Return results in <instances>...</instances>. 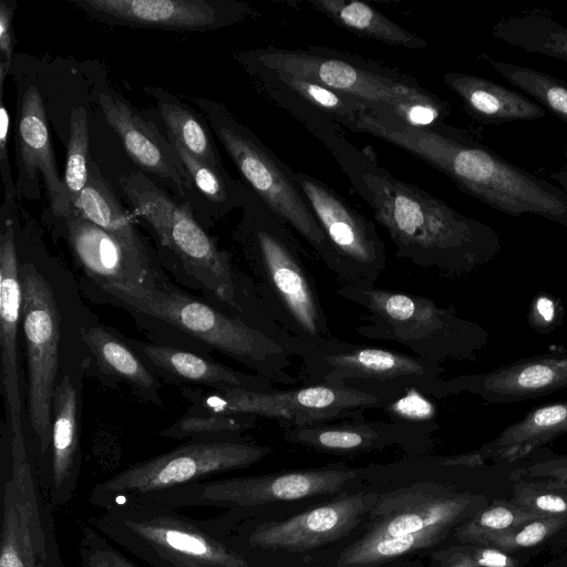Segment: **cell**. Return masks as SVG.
I'll list each match as a JSON object with an SVG mask.
<instances>
[{
  "instance_id": "cell-1",
  "label": "cell",
  "mask_w": 567,
  "mask_h": 567,
  "mask_svg": "<svg viewBox=\"0 0 567 567\" xmlns=\"http://www.w3.org/2000/svg\"><path fill=\"white\" fill-rule=\"evenodd\" d=\"M269 100L326 146L386 230L396 257L443 276L458 277L487 264L499 252L501 239L494 228L389 173L354 146L342 127L298 95L277 86Z\"/></svg>"
},
{
  "instance_id": "cell-2",
  "label": "cell",
  "mask_w": 567,
  "mask_h": 567,
  "mask_svg": "<svg viewBox=\"0 0 567 567\" xmlns=\"http://www.w3.org/2000/svg\"><path fill=\"white\" fill-rule=\"evenodd\" d=\"M349 131L375 136L431 165L466 194L512 216L535 214L567 227V194L509 163L471 132L444 123L432 127L367 107Z\"/></svg>"
},
{
  "instance_id": "cell-3",
  "label": "cell",
  "mask_w": 567,
  "mask_h": 567,
  "mask_svg": "<svg viewBox=\"0 0 567 567\" xmlns=\"http://www.w3.org/2000/svg\"><path fill=\"white\" fill-rule=\"evenodd\" d=\"M240 208L231 235L245 267L240 274L255 306L296 357L300 344L331 337L316 279L296 234L248 187Z\"/></svg>"
},
{
  "instance_id": "cell-4",
  "label": "cell",
  "mask_w": 567,
  "mask_h": 567,
  "mask_svg": "<svg viewBox=\"0 0 567 567\" xmlns=\"http://www.w3.org/2000/svg\"><path fill=\"white\" fill-rule=\"evenodd\" d=\"M97 288L110 302L177 330L275 384L293 388L300 381L291 372L289 350L267 326L255 319L206 303L169 284L112 282Z\"/></svg>"
},
{
  "instance_id": "cell-5",
  "label": "cell",
  "mask_w": 567,
  "mask_h": 567,
  "mask_svg": "<svg viewBox=\"0 0 567 567\" xmlns=\"http://www.w3.org/2000/svg\"><path fill=\"white\" fill-rule=\"evenodd\" d=\"M237 55L244 68H259L319 83L414 126H436L450 113L445 101L412 78L361 56L319 47L288 50L272 45Z\"/></svg>"
},
{
  "instance_id": "cell-6",
  "label": "cell",
  "mask_w": 567,
  "mask_h": 567,
  "mask_svg": "<svg viewBox=\"0 0 567 567\" xmlns=\"http://www.w3.org/2000/svg\"><path fill=\"white\" fill-rule=\"evenodd\" d=\"M134 214L150 229L178 275L223 308L260 321L241 274L194 215L190 203L176 202L144 172L118 176Z\"/></svg>"
},
{
  "instance_id": "cell-7",
  "label": "cell",
  "mask_w": 567,
  "mask_h": 567,
  "mask_svg": "<svg viewBox=\"0 0 567 567\" xmlns=\"http://www.w3.org/2000/svg\"><path fill=\"white\" fill-rule=\"evenodd\" d=\"M336 292L365 311L354 328L358 336L398 343L433 363L474 360L488 340L478 323L424 296L369 282H341Z\"/></svg>"
},
{
  "instance_id": "cell-8",
  "label": "cell",
  "mask_w": 567,
  "mask_h": 567,
  "mask_svg": "<svg viewBox=\"0 0 567 567\" xmlns=\"http://www.w3.org/2000/svg\"><path fill=\"white\" fill-rule=\"evenodd\" d=\"M91 525L151 567H250L219 517L200 519L151 502L111 506Z\"/></svg>"
},
{
  "instance_id": "cell-9",
  "label": "cell",
  "mask_w": 567,
  "mask_h": 567,
  "mask_svg": "<svg viewBox=\"0 0 567 567\" xmlns=\"http://www.w3.org/2000/svg\"><path fill=\"white\" fill-rule=\"evenodd\" d=\"M202 111L249 188L291 230L306 241L323 265L341 278L339 260L300 190L293 169L221 103L190 97Z\"/></svg>"
},
{
  "instance_id": "cell-10",
  "label": "cell",
  "mask_w": 567,
  "mask_h": 567,
  "mask_svg": "<svg viewBox=\"0 0 567 567\" xmlns=\"http://www.w3.org/2000/svg\"><path fill=\"white\" fill-rule=\"evenodd\" d=\"M190 403L186 412L197 414L251 415L275 421L281 431L305 425L364 416L370 409H388L399 400L386 390L350 385L310 384L267 392L238 388L202 390L182 386Z\"/></svg>"
},
{
  "instance_id": "cell-11",
  "label": "cell",
  "mask_w": 567,
  "mask_h": 567,
  "mask_svg": "<svg viewBox=\"0 0 567 567\" xmlns=\"http://www.w3.org/2000/svg\"><path fill=\"white\" fill-rule=\"evenodd\" d=\"M272 452L243 439L189 440L175 449L134 463L94 485L91 505L105 509L141 502L161 493L251 466Z\"/></svg>"
},
{
  "instance_id": "cell-12",
  "label": "cell",
  "mask_w": 567,
  "mask_h": 567,
  "mask_svg": "<svg viewBox=\"0 0 567 567\" xmlns=\"http://www.w3.org/2000/svg\"><path fill=\"white\" fill-rule=\"evenodd\" d=\"M303 384L375 385L403 395L415 391L440 399L442 364L394 350L357 344L331 336L317 344H301Z\"/></svg>"
},
{
  "instance_id": "cell-13",
  "label": "cell",
  "mask_w": 567,
  "mask_h": 567,
  "mask_svg": "<svg viewBox=\"0 0 567 567\" xmlns=\"http://www.w3.org/2000/svg\"><path fill=\"white\" fill-rule=\"evenodd\" d=\"M53 507L23 429L11 431L10 465L1 486L0 567H63Z\"/></svg>"
},
{
  "instance_id": "cell-14",
  "label": "cell",
  "mask_w": 567,
  "mask_h": 567,
  "mask_svg": "<svg viewBox=\"0 0 567 567\" xmlns=\"http://www.w3.org/2000/svg\"><path fill=\"white\" fill-rule=\"evenodd\" d=\"M355 476L353 468L329 465L265 475L210 478L141 502L177 509L197 506L225 508L227 512L221 517L231 520L266 504L334 494Z\"/></svg>"
},
{
  "instance_id": "cell-15",
  "label": "cell",
  "mask_w": 567,
  "mask_h": 567,
  "mask_svg": "<svg viewBox=\"0 0 567 567\" xmlns=\"http://www.w3.org/2000/svg\"><path fill=\"white\" fill-rule=\"evenodd\" d=\"M22 327L28 364V412L39 453L50 452L52 401L58 383L60 312L49 281L32 265H20Z\"/></svg>"
},
{
  "instance_id": "cell-16",
  "label": "cell",
  "mask_w": 567,
  "mask_h": 567,
  "mask_svg": "<svg viewBox=\"0 0 567 567\" xmlns=\"http://www.w3.org/2000/svg\"><path fill=\"white\" fill-rule=\"evenodd\" d=\"M293 175L339 260L341 282L377 284L386 251L375 225L317 177L296 171Z\"/></svg>"
},
{
  "instance_id": "cell-17",
  "label": "cell",
  "mask_w": 567,
  "mask_h": 567,
  "mask_svg": "<svg viewBox=\"0 0 567 567\" xmlns=\"http://www.w3.org/2000/svg\"><path fill=\"white\" fill-rule=\"evenodd\" d=\"M489 503L485 495L435 483H417L381 494L369 512L365 538L393 537L435 526L457 527Z\"/></svg>"
},
{
  "instance_id": "cell-18",
  "label": "cell",
  "mask_w": 567,
  "mask_h": 567,
  "mask_svg": "<svg viewBox=\"0 0 567 567\" xmlns=\"http://www.w3.org/2000/svg\"><path fill=\"white\" fill-rule=\"evenodd\" d=\"M95 20L114 25L206 31L241 22L256 12L230 0H71Z\"/></svg>"
},
{
  "instance_id": "cell-19",
  "label": "cell",
  "mask_w": 567,
  "mask_h": 567,
  "mask_svg": "<svg viewBox=\"0 0 567 567\" xmlns=\"http://www.w3.org/2000/svg\"><path fill=\"white\" fill-rule=\"evenodd\" d=\"M378 497L375 493L342 496L288 519L260 523L241 530L240 542L248 549L310 550L350 534Z\"/></svg>"
},
{
  "instance_id": "cell-20",
  "label": "cell",
  "mask_w": 567,
  "mask_h": 567,
  "mask_svg": "<svg viewBox=\"0 0 567 567\" xmlns=\"http://www.w3.org/2000/svg\"><path fill=\"white\" fill-rule=\"evenodd\" d=\"M17 197L39 198L42 177L52 214L59 219L74 210L51 145L43 97L33 84L20 89L17 104Z\"/></svg>"
},
{
  "instance_id": "cell-21",
  "label": "cell",
  "mask_w": 567,
  "mask_h": 567,
  "mask_svg": "<svg viewBox=\"0 0 567 567\" xmlns=\"http://www.w3.org/2000/svg\"><path fill=\"white\" fill-rule=\"evenodd\" d=\"M565 388L567 350L556 348L489 372L443 379L440 384V399L470 393L489 404H512Z\"/></svg>"
},
{
  "instance_id": "cell-22",
  "label": "cell",
  "mask_w": 567,
  "mask_h": 567,
  "mask_svg": "<svg viewBox=\"0 0 567 567\" xmlns=\"http://www.w3.org/2000/svg\"><path fill=\"white\" fill-rule=\"evenodd\" d=\"M14 200L4 199L0 231V344L1 373L11 431L22 429L18 329L22 319V282L14 239Z\"/></svg>"
},
{
  "instance_id": "cell-23",
  "label": "cell",
  "mask_w": 567,
  "mask_h": 567,
  "mask_svg": "<svg viewBox=\"0 0 567 567\" xmlns=\"http://www.w3.org/2000/svg\"><path fill=\"white\" fill-rule=\"evenodd\" d=\"M61 220L74 259L96 286L112 282L144 286L168 284L161 268L143 262L114 236L76 210Z\"/></svg>"
},
{
  "instance_id": "cell-24",
  "label": "cell",
  "mask_w": 567,
  "mask_h": 567,
  "mask_svg": "<svg viewBox=\"0 0 567 567\" xmlns=\"http://www.w3.org/2000/svg\"><path fill=\"white\" fill-rule=\"evenodd\" d=\"M97 100L106 123L118 136L130 158L143 172L167 182L182 197L189 196L194 185L173 144L154 123L145 120L115 93L101 92Z\"/></svg>"
},
{
  "instance_id": "cell-25",
  "label": "cell",
  "mask_w": 567,
  "mask_h": 567,
  "mask_svg": "<svg viewBox=\"0 0 567 567\" xmlns=\"http://www.w3.org/2000/svg\"><path fill=\"white\" fill-rule=\"evenodd\" d=\"M567 434V400L536 406L495 439L463 454L439 458L442 465L476 467L486 461L512 465Z\"/></svg>"
},
{
  "instance_id": "cell-26",
  "label": "cell",
  "mask_w": 567,
  "mask_h": 567,
  "mask_svg": "<svg viewBox=\"0 0 567 567\" xmlns=\"http://www.w3.org/2000/svg\"><path fill=\"white\" fill-rule=\"evenodd\" d=\"M415 424L402 417L391 421L357 419L316 423L282 432L286 442L334 454H359L404 444L417 434Z\"/></svg>"
},
{
  "instance_id": "cell-27",
  "label": "cell",
  "mask_w": 567,
  "mask_h": 567,
  "mask_svg": "<svg viewBox=\"0 0 567 567\" xmlns=\"http://www.w3.org/2000/svg\"><path fill=\"white\" fill-rule=\"evenodd\" d=\"M80 472L79 392L65 374L53 393L50 466L41 481L54 507L64 506L73 498Z\"/></svg>"
},
{
  "instance_id": "cell-28",
  "label": "cell",
  "mask_w": 567,
  "mask_h": 567,
  "mask_svg": "<svg viewBox=\"0 0 567 567\" xmlns=\"http://www.w3.org/2000/svg\"><path fill=\"white\" fill-rule=\"evenodd\" d=\"M126 340L157 377L183 386L238 388L259 392L276 389L275 383L262 377L231 369L188 350Z\"/></svg>"
},
{
  "instance_id": "cell-29",
  "label": "cell",
  "mask_w": 567,
  "mask_h": 567,
  "mask_svg": "<svg viewBox=\"0 0 567 567\" xmlns=\"http://www.w3.org/2000/svg\"><path fill=\"white\" fill-rule=\"evenodd\" d=\"M443 82L456 94L466 112L482 124L537 120L547 113L534 100L488 79L446 72Z\"/></svg>"
},
{
  "instance_id": "cell-30",
  "label": "cell",
  "mask_w": 567,
  "mask_h": 567,
  "mask_svg": "<svg viewBox=\"0 0 567 567\" xmlns=\"http://www.w3.org/2000/svg\"><path fill=\"white\" fill-rule=\"evenodd\" d=\"M74 210L114 236L143 262L159 268L156 255L138 233L131 214L115 196L93 159L90 161L86 186Z\"/></svg>"
},
{
  "instance_id": "cell-31",
  "label": "cell",
  "mask_w": 567,
  "mask_h": 567,
  "mask_svg": "<svg viewBox=\"0 0 567 567\" xmlns=\"http://www.w3.org/2000/svg\"><path fill=\"white\" fill-rule=\"evenodd\" d=\"M82 340L103 375L126 383L142 400L157 405L162 403L157 375L126 339L103 326H92L83 330Z\"/></svg>"
},
{
  "instance_id": "cell-32",
  "label": "cell",
  "mask_w": 567,
  "mask_h": 567,
  "mask_svg": "<svg viewBox=\"0 0 567 567\" xmlns=\"http://www.w3.org/2000/svg\"><path fill=\"white\" fill-rule=\"evenodd\" d=\"M308 3L339 27L360 37L411 50H421L427 47V42L422 37L408 31L364 2L310 0Z\"/></svg>"
},
{
  "instance_id": "cell-33",
  "label": "cell",
  "mask_w": 567,
  "mask_h": 567,
  "mask_svg": "<svg viewBox=\"0 0 567 567\" xmlns=\"http://www.w3.org/2000/svg\"><path fill=\"white\" fill-rule=\"evenodd\" d=\"M492 35L525 52L567 61V25L543 10L504 17L493 25Z\"/></svg>"
},
{
  "instance_id": "cell-34",
  "label": "cell",
  "mask_w": 567,
  "mask_h": 567,
  "mask_svg": "<svg viewBox=\"0 0 567 567\" xmlns=\"http://www.w3.org/2000/svg\"><path fill=\"white\" fill-rule=\"evenodd\" d=\"M157 103L159 116L181 145L200 162L229 177L209 130L193 109L162 87H148Z\"/></svg>"
},
{
  "instance_id": "cell-35",
  "label": "cell",
  "mask_w": 567,
  "mask_h": 567,
  "mask_svg": "<svg viewBox=\"0 0 567 567\" xmlns=\"http://www.w3.org/2000/svg\"><path fill=\"white\" fill-rule=\"evenodd\" d=\"M455 528L435 526L430 529L382 538L361 537L339 556L338 567H371L395 559L410 551L434 546Z\"/></svg>"
},
{
  "instance_id": "cell-36",
  "label": "cell",
  "mask_w": 567,
  "mask_h": 567,
  "mask_svg": "<svg viewBox=\"0 0 567 567\" xmlns=\"http://www.w3.org/2000/svg\"><path fill=\"white\" fill-rule=\"evenodd\" d=\"M245 69L246 71H257L266 74L311 106L328 115L342 128L350 130L358 113L368 107L365 103L354 97L306 79L252 66H245Z\"/></svg>"
},
{
  "instance_id": "cell-37",
  "label": "cell",
  "mask_w": 567,
  "mask_h": 567,
  "mask_svg": "<svg viewBox=\"0 0 567 567\" xmlns=\"http://www.w3.org/2000/svg\"><path fill=\"white\" fill-rule=\"evenodd\" d=\"M489 65L511 84L528 94L546 111L567 124V82L527 66L486 59Z\"/></svg>"
},
{
  "instance_id": "cell-38",
  "label": "cell",
  "mask_w": 567,
  "mask_h": 567,
  "mask_svg": "<svg viewBox=\"0 0 567 567\" xmlns=\"http://www.w3.org/2000/svg\"><path fill=\"white\" fill-rule=\"evenodd\" d=\"M167 137L173 144L194 188L209 203L216 205L220 214L241 207L247 189L245 185L235 182L230 176L226 177L219 174L189 154L171 133H167Z\"/></svg>"
},
{
  "instance_id": "cell-39",
  "label": "cell",
  "mask_w": 567,
  "mask_h": 567,
  "mask_svg": "<svg viewBox=\"0 0 567 567\" xmlns=\"http://www.w3.org/2000/svg\"><path fill=\"white\" fill-rule=\"evenodd\" d=\"M259 419L237 414H197L185 412L171 425L159 432V436L172 440H234L256 427Z\"/></svg>"
},
{
  "instance_id": "cell-40",
  "label": "cell",
  "mask_w": 567,
  "mask_h": 567,
  "mask_svg": "<svg viewBox=\"0 0 567 567\" xmlns=\"http://www.w3.org/2000/svg\"><path fill=\"white\" fill-rule=\"evenodd\" d=\"M536 518L540 516L517 506L509 498H497L455 527L454 537L460 544L480 545L488 535L514 528Z\"/></svg>"
},
{
  "instance_id": "cell-41",
  "label": "cell",
  "mask_w": 567,
  "mask_h": 567,
  "mask_svg": "<svg viewBox=\"0 0 567 567\" xmlns=\"http://www.w3.org/2000/svg\"><path fill=\"white\" fill-rule=\"evenodd\" d=\"M566 525V517H540L488 535L480 545L493 546L511 554H530L535 557L540 551L547 550L551 539Z\"/></svg>"
},
{
  "instance_id": "cell-42",
  "label": "cell",
  "mask_w": 567,
  "mask_h": 567,
  "mask_svg": "<svg viewBox=\"0 0 567 567\" xmlns=\"http://www.w3.org/2000/svg\"><path fill=\"white\" fill-rule=\"evenodd\" d=\"M90 161L87 114L83 106H79L71 113V130L63 177L73 208L86 186Z\"/></svg>"
},
{
  "instance_id": "cell-43",
  "label": "cell",
  "mask_w": 567,
  "mask_h": 567,
  "mask_svg": "<svg viewBox=\"0 0 567 567\" xmlns=\"http://www.w3.org/2000/svg\"><path fill=\"white\" fill-rule=\"evenodd\" d=\"M508 478L529 485L567 493V454H556L544 447L525 460L512 464Z\"/></svg>"
},
{
  "instance_id": "cell-44",
  "label": "cell",
  "mask_w": 567,
  "mask_h": 567,
  "mask_svg": "<svg viewBox=\"0 0 567 567\" xmlns=\"http://www.w3.org/2000/svg\"><path fill=\"white\" fill-rule=\"evenodd\" d=\"M78 554L80 567H141L122 554L91 524L81 526Z\"/></svg>"
},
{
  "instance_id": "cell-45",
  "label": "cell",
  "mask_w": 567,
  "mask_h": 567,
  "mask_svg": "<svg viewBox=\"0 0 567 567\" xmlns=\"http://www.w3.org/2000/svg\"><path fill=\"white\" fill-rule=\"evenodd\" d=\"M476 567H526L534 558L530 554H511L487 545L458 544L435 553Z\"/></svg>"
},
{
  "instance_id": "cell-46",
  "label": "cell",
  "mask_w": 567,
  "mask_h": 567,
  "mask_svg": "<svg viewBox=\"0 0 567 567\" xmlns=\"http://www.w3.org/2000/svg\"><path fill=\"white\" fill-rule=\"evenodd\" d=\"M509 499L540 517L567 518V493L545 489L522 481L513 482Z\"/></svg>"
},
{
  "instance_id": "cell-47",
  "label": "cell",
  "mask_w": 567,
  "mask_h": 567,
  "mask_svg": "<svg viewBox=\"0 0 567 567\" xmlns=\"http://www.w3.org/2000/svg\"><path fill=\"white\" fill-rule=\"evenodd\" d=\"M561 306L556 297L540 293L530 302L528 319L529 324L539 333H548L560 324L563 315Z\"/></svg>"
},
{
  "instance_id": "cell-48",
  "label": "cell",
  "mask_w": 567,
  "mask_h": 567,
  "mask_svg": "<svg viewBox=\"0 0 567 567\" xmlns=\"http://www.w3.org/2000/svg\"><path fill=\"white\" fill-rule=\"evenodd\" d=\"M16 1L1 0L0 3V91L9 73L13 54L12 20L16 10Z\"/></svg>"
},
{
  "instance_id": "cell-49",
  "label": "cell",
  "mask_w": 567,
  "mask_h": 567,
  "mask_svg": "<svg viewBox=\"0 0 567 567\" xmlns=\"http://www.w3.org/2000/svg\"><path fill=\"white\" fill-rule=\"evenodd\" d=\"M10 112L4 104L3 91H0V168L4 186V198L16 199L17 188L13 183L9 162Z\"/></svg>"
},
{
  "instance_id": "cell-50",
  "label": "cell",
  "mask_w": 567,
  "mask_h": 567,
  "mask_svg": "<svg viewBox=\"0 0 567 567\" xmlns=\"http://www.w3.org/2000/svg\"><path fill=\"white\" fill-rule=\"evenodd\" d=\"M547 551L550 557H556L567 551V525L551 539Z\"/></svg>"
},
{
  "instance_id": "cell-51",
  "label": "cell",
  "mask_w": 567,
  "mask_h": 567,
  "mask_svg": "<svg viewBox=\"0 0 567 567\" xmlns=\"http://www.w3.org/2000/svg\"><path fill=\"white\" fill-rule=\"evenodd\" d=\"M551 178L564 193L567 194V145L564 152V164L550 173Z\"/></svg>"
},
{
  "instance_id": "cell-52",
  "label": "cell",
  "mask_w": 567,
  "mask_h": 567,
  "mask_svg": "<svg viewBox=\"0 0 567 567\" xmlns=\"http://www.w3.org/2000/svg\"><path fill=\"white\" fill-rule=\"evenodd\" d=\"M434 556L441 561L442 567H476L474 565H471V564H467L464 561H460V560H455V559H451V558H446V557H442V556H436V555H434Z\"/></svg>"
},
{
  "instance_id": "cell-53",
  "label": "cell",
  "mask_w": 567,
  "mask_h": 567,
  "mask_svg": "<svg viewBox=\"0 0 567 567\" xmlns=\"http://www.w3.org/2000/svg\"><path fill=\"white\" fill-rule=\"evenodd\" d=\"M550 558L551 559L545 563L544 567H567V551Z\"/></svg>"
}]
</instances>
